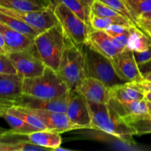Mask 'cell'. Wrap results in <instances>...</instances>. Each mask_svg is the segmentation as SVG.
Returning <instances> with one entry per match:
<instances>
[{
  "mask_svg": "<svg viewBox=\"0 0 151 151\" xmlns=\"http://www.w3.org/2000/svg\"><path fill=\"white\" fill-rule=\"evenodd\" d=\"M6 55L8 56L15 65L18 75L24 79L40 76L47 67L37 55L34 46L29 50L13 52Z\"/></svg>",
  "mask_w": 151,
  "mask_h": 151,
  "instance_id": "7",
  "label": "cell"
},
{
  "mask_svg": "<svg viewBox=\"0 0 151 151\" xmlns=\"http://www.w3.org/2000/svg\"><path fill=\"white\" fill-rule=\"evenodd\" d=\"M69 91L58 72L49 67H46L40 76L24 79L23 94L38 98H58L66 94Z\"/></svg>",
  "mask_w": 151,
  "mask_h": 151,
  "instance_id": "3",
  "label": "cell"
},
{
  "mask_svg": "<svg viewBox=\"0 0 151 151\" xmlns=\"http://www.w3.org/2000/svg\"><path fill=\"white\" fill-rule=\"evenodd\" d=\"M91 14L100 17L113 18V19H123L124 17L119 12L115 10L110 6L98 1L94 0L91 7ZM126 19V18H125Z\"/></svg>",
  "mask_w": 151,
  "mask_h": 151,
  "instance_id": "30",
  "label": "cell"
},
{
  "mask_svg": "<svg viewBox=\"0 0 151 151\" xmlns=\"http://www.w3.org/2000/svg\"><path fill=\"white\" fill-rule=\"evenodd\" d=\"M137 24L139 27L151 38V21L142 18H139L137 19Z\"/></svg>",
  "mask_w": 151,
  "mask_h": 151,
  "instance_id": "34",
  "label": "cell"
},
{
  "mask_svg": "<svg viewBox=\"0 0 151 151\" xmlns=\"http://www.w3.org/2000/svg\"><path fill=\"white\" fill-rule=\"evenodd\" d=\"M144 78H145V80H147V81H150L151 82V73L144 75Z\"/></svg>",
  "mask_w": 151,
  "mask_h": 151,
  "instance_id": "39",
  "label": "cell"
},
{
  "mask_svg": "<svg viewBox=\"0 0 151 151\" xmlns=\"http://www.w3.org/2000/svg\"><path fill=\"white\" fill-rule=\"evenodd\" d=\"M113 24L134 26L129 20H128L125 18H123V19H113V18L100 17V16L91 14V25L94 29H100V30H106L109 27Z\"/></svg>",
  "mask_w": 151,
  "mask_h": 151,
  "instance_id": "28",
  "label": "cell"
},
{
  "mask_svg": "<svg viewBox=\"0 0 151 151\" xmlns=\"http://www.w3.org/2000/svg\"><path fill=\"white\" fill-rule=\"evenodd\" d=\"M139 18H142V19H147V20L151 21V12H149V13H145L144 14L142 15ZM139 19V18H138Z\"/></svg>",
  "mask_w": 151,
  "mask_h": 151,
  "instance_id": "37",
  "label": "cell"
},
{
  "mask_svg": "<svg viewBox=\"0 0 151 151\" xmlns=\"http://www.w3.org/2000/svg\"><path fill=\"white\" fill-rule=\"evenodd\" d=\"M140 86L142 88L145 92L147 91V92H151V82L150 81H147V80H143L142 81L139 82Z\"/></svg>",
  "mask_w": 151,
  "mask_h": 151,
  "instance_id": "36",
  "label": "cell"
},
{
  "mask_svg": "<svg viewBox=\"0 0 151 151\" xmlns=\"http://www.w3.org/2000/svg\"><path fill=\"white\" fill-rule=\"evenodd\" d=\"M66 114L78 129H91V116L88 100L77 90L69 91Z\"/></svg>",
  "mask_w": 151,
  "mask_h": 151,
  "instance_id": "9",
  "label": "cell"
},
{
  "mask_svg": "<svg viewBox=\"0 0 151 151\" xmlns=\"http://www.w3.org/2000/svg\"><path fill=\"white\" fill-rule=\"evenodd\" d=\"M27 138L33 144L48 150H55L62 143L60 134L50 130H39L28 134Z\"/></svg>",
  "mask_w": 151,
  "mask_h": 151,
  "instance_id": "19",
  "label": "cell"
},
{
  "mask_svg": "<svg viewBox=\"0 0 151 151\" xmlns=\"http://www.w3.org/2000/svg\"><path fill=\"white\" fill-rule=\"evenodd\" d=\"M134 55L138 65L146 63L151 60V47L145 51H134Z\"/></svg>",
  "mask_w": 151,
  "mask_h": 151,
  "instance_id": "33",
  "label": "cell"
},
{
  "mask_svg": "<svg viewBox=\"0 0 151 151\" xmlns=\"http://www.w3.org/2000/svg\"><path fill=\"white\" fill-rule=\"evenodd\" d=\"M134 17L138 19L145 13L151 12V0H124Z\"/></svg>",
  "mask_w": 151,
  "mask_h": 151,
  "instance_id": "31",
  "label": "cell"
},
{
  "mask_svg": "<svg viewBox=\"0 0 151 151\" xmlns=\"http://www.w3.org/2000/svg\"><path fill=\"white\" fill-rule=\"evenodd\" d=\"M55 13L65 34L71 43L81 46L87 43L92 27L69 10L66 5L59 3L54 7Z\"/></svg>",
  "mask_w": 151,
  "mask_h": 151,
  "instance_id": "6",
  "label": "cell"
},
{
  "mask_svg": "<svg viewBox=\"0 0 151 151\" xmlns=\"http://www.w3.org/2000/svg\"><path fill=\"white\" fill-rule=\"evenodd\" d=\"M85 58L86 77L99 80L109 88L125 83L116 73L111 61L88 43L80 46Z\"/></svg>",
  "mask_w": 151,
  "mask_h": 151,
  "instance_id": "4",
  "label": "cell"
},
{
  "mask_svg": "<svg viewBox=\"0 0 151 151\" xmlns=\"http://www.w3.org/2000/svg\"><path fill=\"white\" fill-rule=\"evenodd\" d=\"M139 67L140 72L142 74V75H147V74L151 73V60L149 61L146 62V63H142L141 65H139Z\"/></svg>",
  "mask_w": 151,
  "mask_h": 151,
  "instance_id": "35",
  "label": "cell"
},
{
  "mask_svg": "<svg viewBox=\"0 0 151 151\" xmlns=\"http://www.w3.org/2000/svg\"><path fill=\"white\" fill-rule=\"evenodd\" d=\"M94 0H52L53 8L57 4L61 3L72 10L83 21L91 25V7Z\"/></svg>",
  "mask_w": 151,
  "mask_h": 151,
  "instance_id": "21",
  "label": "cell"
},
{
  "mask_svg": "<svg viewBox=\"0 0 151 151\" xmlns=\"http://www.w3.org/2000/svg\"><path fill=\"white\" fill-rule=\"evenodd\" d=\"M147 106H148L149 114H151V103H150V102H147Z\"/></svg>",
  "mask_w": 151,
  "mask_h": 151,
  "instance_id": "40",
  "label": "cell"
},
{
  "mask_svg": "<svg viewBox=\"0 0 151 151\" xmlns=\"http://www.w3.org/2000/svg\"><path fill=\"white\" fill-rule=\"evenodd\" d=\"M111 61L118 76L125 82L139 83L145 80L134 57V51L131 49L127 47Z\"/></svg>",
  "mask_w": 151,
  "mask_h": 151,
  "instance_id": "11",
  "label": "cell"
},
{
  "mask_svg": "<svg viewBox=\"0 0 151 151\" xmlns=\"http://www.w3.org/2000/svg\"><path fill=\"white\" fill-rule=\"evenodd\" d=\"M70 42L60 24L40 33L34 40L37 55L47 67L58 70L63 51Z\"/></svg>",
  "mask_w": 151,
  "mask_h": 151,
  "instance_id": "2",
  "label": "cell"
},
{
  "mask_svg": "<svg viewBox=\"0 0 151 151\" xmlns=\"http://www.w3.org/2000/svg\"><path fill=\"white\" fill-rule=\"evenodd\" d=\"M24 78L19 75L0 74V103L15 100L23 94Z\"/></svg>",
  "mask_w": 151,
  "mask_h": 151,
  "instance_id": "14",
  "label": "cell"
},
{
  "mask_svg": "<svg viewBox=\"0 0 151 151\" xmlns=\"http://www.w3.org/2000/svg\"><path fill=\"white\" fill-rule=\"evenodd\" d=\"M87 43L110 60L120 52L113 44L110 35L104 30L92 27L88 35Z\"/></svg>",
  "mask_w": 151,
  "mask_h": 151,
  "instance_id": "16",
  "label": "cell"
},
{
  "mask_svg": "<svg viewBox=\"0 0 151 151\" xmlns=\"http://www.w3.org/2000/svg\"><path fill=\"white\" fill-rule=\"evenodd\" d=\"M0 6L20 11H37L53 8L52 0H0Z\"/></svg>",
  "mask_w": 151,
  "mask_h": 151,
  "instance_id": "20",
  "label": "cell"
},
{
  "mask_svg": "<svg viewBox=\"0 0 151 151\" xmlns=\"http://www.w3.org/2000/svg\"><path fill=\"white\" fill-rule=\"evenodd\" d=\"M109 103L122 118L128 116L145 114L149 113L147 101L145 99L122 103L111 98Z\"/></svg>",
  "mask_w": 151,
  "mask_h": 151,
  "instance_id": "18",
  "label": "cell"
},
{
  "mask_svg": "<svg viewBox=\"0 0 151 151\" xmlns=\"http://www.w3.org/2000/svg\"><path fill=\"white\" fill-rule=\"evenodd\" d=\"M76 90L91 103L107 104L111 98L110 88L99 80L89 77L86 78Z\"/></svg>",
  "mask_w": 151,
  "mask_h": 151,
  "instance_id": "13",
  "label": "cell"
},
{
  "mask_svg": "<svg viewBox=\"0 0 151 151\" xmlns=\"http://www.w3.org/2000/svg\"><path fill=\"white\" fill-rule=\"evenodd\" d=\"M98 1L110 6L111 7L119 12L121 15L126 18L128 20H129L134 26L139 27L138 24H137V19L134 17V16L128 7L127 4H125L124 0H98Z\"/></svg>",
  "mask_w": 151,
  "mask_h": 151,
  "instance_id": "29",
  "label": "cell"
},
{
  "mask_svg": "<svg viewBox=\"0 0 151 151\" xmlns=\"http://www.w3.org/2000/svg\"><path fill=\"white\" fill-rule=\"evenodd\" d=\"M0 74L18 75L17 69L12 60L4 54H0Z\"/></svg>",
  "mask_w": 151,
  "mask_h": 151,
  "instance_id": "32",
  "label": "cell"
},
{
  "mask_svg": "<svg viewBox=\"0 0 151 151\" xmlns=\"http://www.w3.org/2000/svg\"><path fill=\"white\" fill-rule=\"evenodd\" d=\"M1 151H44L48 150L45 147H40L33 144L28 139L18 140L15 142L1 141Z\"/></svg>",
  "mask_w": 151,
  "mask_h": 151,
  "instance_id": "27",
  "label": "cell"
},
{
  "mask_svg": "<svg viewBox=\"0 0 151 151\" xmlns=\"http://www.w3.org/2000/svg\"><path fill=\"white\" fill-rule=\"evenodd\" d=\"M130 127L135 131L136 135L151 134V114L134 115L124 117Z\"/></svg>",
  "mask_w": 151,
  "mask_h": 151,
  "instance_id": "25",
  "label": "cell"
},
{
  "mask_svg": "<svg viewBox=\"0 0 151 151\" xmlns=\"http://www.w3.org/2000/svg\"><path fill=\"white\" fill-rule=\"evenodd\" d=\"M0 111H3L7 112L10 114L13 115V116L22 119V120L26 122L27 123L31 125L32 126L38 128V130H48L47 126L35 114H33L23 107L16 106L1 107Z\"/></svg>",
  "mask_w": 151,
  "mask_h": 151,
  "instance_id": "24",
  "label": "cell"
},
{
  "mask_svg": "<svg viewBox=\"0 0 151 151\" xmlns=\"http://www.w3.org/2000/svg\"><path fill=\"white\" fill-rule=\"evenodd\" d=\"M91 116V129L98 130L114 136L123 142L134 143L132 137L136 133L109 103L88 102Z\"/></svg>",
  "mask_w": 151,
  "mask_h": 151,
  "instance_id": "1",
  "label": "cell"
},
{
  "mask_svg": "<svg viewBox=\"0 0 151 151\" xmlns=\"http://www.w3.org/2000/svg\"><path fill=\"white\" fill-rule=\"evenodd\" d=\"M0 116L5 120V122L10 127V131H5L4 134L17 136H27L31 133L39 131L38 128L32 126L24 121L5 111H0Z\"/></svg>",
  "mask_w": 151,
  "mask_h": 151,
  "instance_id": "22",
  "label": "cell"
},
{
  "mask_svg": "<svg viewBox=\"0 0 151 151\" xmlns=\"http://www.w3.org/2000/svg\"><path fill=\"white\" fill-rule=\"evenodd\" d=\"M26 109L35 114L50 131L62 134L66 131L78 129L69 120L66 113L44 109Z\"/></svg>",
  "mask_w": 151,
  "mask_h": 151,
  "instance_id": "12",
  "label": "cell"
},
{
  "mask_svg": "<svg viewBox=\"0 0 151 151\" xmlns=\"http://www.w3.org/2000/svg\"><path fill=\"white\" fill-rule=\"evenodd\" d=\"M111 98L119 102H130L145 99V91L137 82H127L110 88Z\"/></svg>",
  "mask_w": 151,
  "mask_h": 151,
  "instance_id": "17",
  "label": "cell"
},
{
  "mask_svg": "<svg viewBox=\"0 0 151 151\" xmlns=\"http://www.w3.org/2000/svg\"><path fill=\"white\" fill-rule=\"evenodd\" d=\"M57 72L69 91L76 90L82 81L87 78L85 58L80 46L68 43Z\"/></svg>",
  "mask_w": 151,
  "mask_h": 151,
  "instance_id": "5",
  "label": "cell"
},
{
  "mask_svg": "<svg viewBox=\"0 0 151 151\" xmlns=\"http://www.w3.org/2000/svg\"><path fill=\"white\" fill-rule=\"evenodd\" d=\"M0 22L7 25L12 29L24 34L33 41L40 33H41L40 31L37 30L36 29L28 24L24 21L22 20L19 18L5 14V13H0Z\"/></svg>",
  "mask_w": 151,
  "mask_h": 151,
  "instance_id": "23",
  "label": "cell"
},
{
  "mask_svg": "<svg viewBox=\"0 0 151 151\" xmlns=\"http://www.w3.org/2000/svg\"><path fill=\"white\" fill-rule=\"evenodd\" d=\"M0 13L19 18L41 32L59 24V21L52 7L45 10L20 11L0 6Z\"/></svg>",
  "mask_w": 151,
  "mask_h": 151,
  "instance_id": "8",
  "label": "cell"
},
{
  "mask_svg": "<svg viewBox=\"0 0 151 151\" xmlns=\"http://www.w3.org/2000/svg\"><path fill=\"white\" fill-rule=\"evenodd\" d=\"M151 47V38L140 28L134 27L129 36L127 47L133 51L142 52Z\"/></svg>",
  "mask_w": 151,
  "mask_h": 151,
  "instance_id": "26",
  "label": "cell"
},
{
  "mask_svg": "<svg viewBox=\"0 0 151 151\" xmlns=\"http://www.w3.org/2000/svg\"><path fill=\"white\" fill-rule=\"evenodd\" d=\"M145 99L147 102L151 103V92L145 91Z\"/></svg>",
  "mask_w": 151,
  "mask_h": 151,
  "instance_id": "38",
  "label": "cell"
},
{
  "mask_svg": "<svg viewBox=\"0 0 151 151\" xmlns=\"http://www.w3.org/2000/svg\"><path fill=\"white\" fill-rule=\"evenodd\" d=\"M69 93V92H68ZM68 93L62 97L55 99L38 98L33 96L22 94L15 100L7 103H0L1 107L16 106L30 109H44L66 113L67 107Z\"/></svg>",
  "mask_w": 151,
  "mask_h": 151,
  "instance_id": "10",
  "label": "cell"
},
{
  "mask_svg": "<svg viewBox=\"0 0 151 151\" xmlns=\"http://www.w3.org/2000/svg\"><path fill=\"white\" fill-rule=\"evenodd\" d=\"M0 34L4 37L9 53L29 50L34 46L33 40L1 22H0Z\"/></svg>",
  "mask_w": 151,
  "mask_h": 151,
  "instance_id": "15",
  "label": "cell"
}]
</instances>
